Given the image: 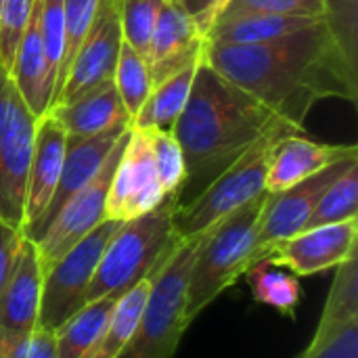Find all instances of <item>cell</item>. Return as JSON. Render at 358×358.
<instances>
[{
    "label": "cell",
    "mask_w": 358,
    "mask_h": 358,
    "mask_svg": "<svg viewBox=\"0 0 358 358\" xmlns=\"http://www.w3.org/2000/svg\"><path fill=\"white\" fill-rule=\"evenodd\" d=\"M206 61L298 130H304V120L319 101H358V67L346 59L323 19L262 44H208Z\"/></svg>",
    "instance_id": "1"
},
{
    "label": "cell",
    "mask_w": 358,
    "mask_h": 358,
    "mask_svg": "<svg viewBox=\"0 0 358 358\" xmlns=\"http://www.w3.org/2000/svg\"><path fill=\"white\" fill-rule=\"evenodd\" d=\"M277 122L279 117L266 105L220 76L203 55L187 107L172 130L187 170L178 203L197 197Z\"/></svg>",
    "instance_id": "2"
},
{
    "label": "cell",
    "mask_w": 358,
    "mask_h": 358,
    "mask_svg": "<svg viewBox=\"0 0 358 358\" xmlns=\"http://www.w3.org/2000/svg\"><path fill=\"white\" fill-rule=\"evenodd\" d=\"M266 199L268 193H262L199 237L187 281V317L191 323L250 268Z\"/></svg>",
    "instance_id": "3"
},
{
    "label": "cell",
    "mask_w": 358,
    "mask_h": 358,
    "mask_svg": "<svg viewBox=\"0 0 358 358\" xmlns=\"http://www.w3.org/2000/svg\"><path fill=\"white\" fill-rule=\"evenodd\" d=\"M176 208L178 195H166L155 210L122 222L99 260L96 273L86 292V302L105 296H122L141 279L151 277L178 241L174 231Z\"/></svg>",
    "instance_id": "4"
},
{
    "label": "cell",
    "mask_w": 358,
    "mask_h": 358,
    "mask_svg": "<svg viewBox=\"0 0 358 358\" xmlns=\"http://www.w3.org/2000/svg\"><path fill=\"white\" fill-rule=\"evenodd\" d=\"M197 239H178L151 273V289L143 317L117 358H174L191 325L187 317V281Z\"/></svg>",
    "instance_id": "5"
},
{
    "label": "cell",
    "mask_w": 358,
    "mask_h": 358,
    "mask_svg": "<svg viewBox=\"0 0 358 358\" xmlns=\"http://www.w3.org/2000/svg\"><path fill=\"white\" fill-rule=\"evenodd\" d=\"M296 132L292 124L279 120L266 130V134L241 155L229 170L212 180L197 197L187 203H178L174 212V231L178 239H197L218 220L266 193V174L273 155V147Z\"/></svg>",
    "instance_id": "6"
},
{
    "label": "cell",
    "mask_w": 358,
    "mask_h": 358,
    "mask_svg": "<svg viewBox=\"0 0 358 358\" xmlns=\"http://www.w3.org/2000/svg\"><path fill=\"white\" fill-rule=\"evenodd\" d=\"M36 126L38 115L27 107L8 71L0 65V220L21 231Z\"/></svg>",
    "instance_id": "7"
},
{
    "label": "cell",
    "mask_w": 358,
    "mask_h": 358,
    "mask_svg": "<svg viewBox=\"0 0 358 358\" xmlns=\"http://www.w3.org/2000/svg\"><path fill=\"white\" fill-rule=\"evenodd\" d=\"M122 222L103 220L44 273L40 327L57 331L86 302L99 260Z\"/></svg>",
    "instance_id": "8"
},
{
    "label": "cell",
    "mask_w": 358,
    "mask_h": 358,
    "mask_svg": "<svg viewBox=\"0 0 358 358\" xmlns=\"http://www.w3.org/2000/svg\"><path fill=\"white\" fill-rule=\"evenodd\" d=\"M130 128L122 134L96 176L86 182L57 214L52 224L46 229V233L36 241L44 273L48 266H52L65 252H69L84 235H88L96 224L105 220V203H107V193L111 187V178L115 172V166L124 153V147L128 143Z\"/></svg>",
    "instance_id": "9"
},
{
    "label": "cell",
    "mask_w": 358,
    "mask_h": 358,
    "mask_svg": "<svg viewBox=\"0 0 358 358\" xmlns=\"http://www.w3.org/2000/svg\"><path fill=\"white\" fill-rule=\"evenodd\" d=\"M164 199L166 193L159 185L151 151V128L130 126L128 143L107 193L105 220L128 222L155 210Z\"/></svg>",
    "instance_id": "10"
},
{
    "label": "cell",
    "mask_w": 358,
    "mask_h": 358,
    "mask_svg": "<svg viewBox=\"0 0 358 358\" xmlns=\"http://www.w3.org/2000/svg\"><path fill=\"white\" fill-rule=\"evenodd\" d=\"M124 42L120 0H101L94 21L80 42L69 69L55 94V103H67L103 82H111Z\"/></svg>",
    "instance_id": "11"
},
{
    "label": "cell",
    "mask_w": 358,
    "mask_h": 358,
    "mask_svg": "<svg viewBox=\"0 0 358 358\" xmlns=\"http://www.w3.org/2000/svg\"><path fill=\"white\" fill-rule=\"evenodd\" d=\"M358 157H348L342 162H336L321 172L304 178L302 182L281 191V193H268L260 227L256 233V243H254V254H252V264L268 256V252L279 245L281 241L298 235L304 231L319 197L325 193V189L342 176ZM250 264V266H252Z\"/></svg>",
    "instance_id": "12"
},
{
    "label": "cell",
    "mask_w": 358,
    "mask_h": 358,
    "mask_svg": "<svg viewBox=\"0 0 358 358\" xmlns=\"http://www.w3.org/2000/svg\"><path fill=\"white\" fill-rule=\"evenodd\" d=\"M357 239L358 218H350L327 227L306 229L275 245L264 258H271L296 277H313L331 271L355 256Z\"/></svg>",
    "instance_id": "13"
},
{
    "label": "cell",
    "mask_w": 358,
    "mask_h": 358,
    "mask_svg": "<svg viewBox=\"0 0 358 358\" xmlns=\"http://www.w3.org/2000/svg\"><path fill=\"white\" fill-rule=\"evenodd\" d=\"M130 126H117V128L107 130L96 136H69L67 134L65 157H63V168L59 174L57 189H55L52 199H50L46 212L42 214V218L31 229L25 231L27 239L38 241L46 233V229L52 224V220L57 218L61 208L86 182H90L96 176V172L101 170V166L105 164V159L109 157V153L113 151V147L117 145V141L122 138V134Z\"/></svg>",
    "instance_id": "14"
},
{
    "label": "cell",
    "mask_w": 358,
    "mask_h": 358,
    "mask_svg": "<svg viewBox=\"0 0 358 358\" xmlns=\"http://www.w3.org/2000/svg\"><path fill=\"white\" fill-rule=\"evenodd\" d=\"M206 48L208 40L197 29L189 13L178 2L164 0L149 46L153 86L164 82L172 73L201 61Z\"/></svg>",
    "instance_id": "15"
},
{
    "label": "cell",
    "mask_w": 358,
    "mask_h": 358,
    "mask_svg": "<svg viewBox=\"0 0 358 358\" xmlns=\"http://www.w3.org/2000/svg\"><path fill=\"white\" fill-rule=\"evenodd\" d=\"M302 134L304 132L289 134L273 147L266 174V193H281L336 162L358 157L357 145L317 143Z\"/></svg>",
    "instance_id": "16"
},
{
    "label": "cell",
    "mask_w": 358,
    "mask_h": 358,
    "mask_svg": "<svg viewBox=\"0 0 358 358\" xmlns=\"http://www.w3.org/2000/svg\"><path fill=\"white\" fill-rule=\"evenodd\" d=\"M67 132L48 113L38 117L34 155L27 176V199H25V224L23 233L31 229L46 212L52 193L59 182V174L65 157Z\"/></svg>",
    "instance_id": "17"
},
{
    "label": "cell",
    "mask_w": 358,
    "mask_h": 358,
    "mask_svg": "<svg viewBox=\"0 0 358 358\" xmlns=\"http://www.w3.org/2000/svg\"><path fill=\"white\" fill-rule=\"evenodd\" d=\"M42 287L44 264L36 241L25 237L15 268L0 294V325L23 331L40 327Z\"/></svg>",
    "instance_id": "18"
},
{
    "label": "cell",
    "mask_w": 358,
    "mask_h": 358,
    "mask_svg": "<svg viewBox=\"0 0 358 358\" xmlns=\"http://www.w3.org/2000/svg\"><path fill=\"white\" fill-rule=\"evenodd\" d=\"M46 113L52 115L69 136H96L117 126H130L132 122L113 80L67 103H55Z\"/></svg>",
    "instance_id": "19"
},
{
    "label": "cell",
    "mask_w": 358,
    "mask_h": 358,
    "mask_svg": "<svg viewBox=\"0 0 358 358\" xmlns=\"http://www.w3.org/2000/svg\"><path fill=\"white\" fill-rule=\"evenodd\" d=\"M321 19L315 17H294V15H266V13H248L220 17L208 34V44H262L277 40L289 34H296L304 27H310Z\"/></svg>",
    "instance_id": "20"
},
{
    "label": "cell",
    "mask_w": 358,
    "mask_h": 358,
    "mask_svg": "<svg viewBox=\"0 0 358 358\" xmlns=\"http://www.w3.org/2000/svg\"><path fill=\"white\" fill-rule=\"evenodd\" d=\"M199 63L201 61H197V63L172 73L164 82L155 84L151 88L147 101L138 109V113L132 117L130 126L132 128H153V130L172 132L174 124L178 122L180 113L187 107Z\"/></svg>",
    "instance_id": "21"
},
{
    "label": "cell",
    "mask_w": 358,
    "mask_h": 358,
    "mask_svg": "<svg viewBox=\"0 0 358 358\" xmlns=\"http://www.w3.org/2000/svg\"><path fill=\"white\" fill-rule=\"evenodd\" d=\"M120 296H105L86 302L57 331L55 358H86L101 340Z\"/></svg>",
    "instance_id": "22"
},
{
    "label": "cell",
    "mask_w": 358,
    "mask_h": 358,
    "mask_svg": "<svg viewBox=\"0 0 358 358\" xmlns=\"http://www.w3.org/2000/svg\"><path fill=\"white\" fill-rule=\"evenodd\" d=\"M243 277L250 285L254 302L271 306L287 319L296 317L302 302V285L294 273L275 264L271 258H262L254 262Z\"/></svg>",
    "instance_id": "23"
},
{
    "label": "cell",
    "mask_w": 358,
    "mask_h": 358,
    "mask_svg": "<svg viewBox=\"0 0 358 358\" xmlns=\"http://www.w3.org/2000/svg\"><path fill=\"white\" fill-rule=\"evenodd\" d=\"M358 321V256L336 266V277L329 287L321 319L317 323L310 344L323 342L340 327Z\"/></svg>",
    "instance_id": "24"
},
{
    "label": "cell",
    "mask_w": 358,
    "mask_h": 358,
    "mask_svg": "<svg viewBox=\"0 0 358 358\" xmlns=\"http://www.w3.org/2000/svg\"><path fill=\"white\" fill-rule=\"evenodd\" d=\"M149 289H151V277H145L117 298L113 315H111L101 340L96 342V346L90 350V355L86 358H117V355L128 344V340L132 338V334L143 317V310H145V304L149 298Z\"/></svg>",
    "instance_id": "25"
},
{
    "label": "cell",
    "mask_w": 358,
    "mask_h": 358,
    "mask_svg": "<svg viewBox=\"0 0 358 358\" xmlns=\"http://www.w3.org/2000/svg\"><path fill=\"white\" fill-rule=\"evenodd\" d=\"M350 218H358V162H355L342 176H338L325 189L304 231L344 222Z\"/></svg>",
    "instance_id": "26"
},
{
    "label": "cell",
    "mask_w": 358,
    "mask_h": 358,
    "mask_svg": "<svg viewBox=\"0 0 358 358\" xmlns=\"http://www.w3.org/2000/svg\"><path fill=\"white\" fill-rule=\"evenodd\" d=\"M113 84L126 111L130 113V117H134L153 88V78L149 63L128 42H122Z\"/></svg>",
    "instance_id": "27"
},
{
    "label": "cell",
    "mask_w": 358,
    "mask_h": 358,
    "mask_svg": "<svg viewBox=\"0 0 358 358\" xmlns=\"http://www.w3.org/2000/svg\"><path fill=\"white\" fill-rule=\"evenodd\" d=\"M164 0H120V21L124 42H128L147 63L153 29Z\"/></svg>",
    "instance_id": "28"
},
{
    "label": "cell",
    "mask_w": 358,
    "mask_h": 358,
    "mask_svg": "<svg viewBox=\"0 0 358 358\" xmlns=\"http://www.w3.org/2000/svg\"><path fill=\"white\" fill-rule=\"evenodd\" d=\"M151 151L155 162V172L166 195H178L185 185V155L172 132L151 128Z\"/></svg>",
    "instance_id": "29"
},
{
    "label": "cell",
    "mask_w": 358,
    "mask_h": 358,
    "mask_svg": "<svg viewBox=\"0 0 358 358\" xmlns=\"http://www.w3.org/2000/svg\"><path fill=\"white\" fill-rule=\"evenodd\" d=\"M323 23L346 59L358 67V0H323Z\"/></svg>",
    "instance_id": "30"
},
{
    "label": "cell",
    "mask_w": 358,
    "mask_h": 358,
    "mask_svg": "<svg viewBox=\"0 0 358 358\" xmlns=\"http://www.w3.org/2000/svg\"><path fill=\"white\" fill-rule=\"evenodd\" d=\"M101 0H63V15H65V52H63V61H61V69L57 76V84H55V94L69 69V63L80 46V42L84 40V36L88 34L96 8H99ZM52 94V101H55ZM52 105V103H50Z\"/></svg>",
    "instance_id": "31"
},
{
    "label": "cell",
    "mask_w": 358,
    "mask_h": 358,
    "mask_svg": "<svg viewBox=\"0 0 358 358\" xmlns=\"http://www.w3.org/2000/svg\"><path fill=\"white\" fill-rule=\"evenodd\" d=\"M55 331L36 327L29 331L0 325V358H55Z\"/></svg>",
    "instance_id": "32"
},
{
    "label": "cell",
    "mask_w": 358,
    "mask_h": 358,
    "mask_svg": "<svg viewBox=\"0 0 358 358\" xmlns=\"http://www.w3.org/2000/svg\"><path fill=\"white\" fill-rule=\"evenodd\" d=\"M36 0H0V65L8 71Z\"/></svg>",
    "instance_id": "33"
},
{
    "label": "cell",
    "mask_w": 358,
    "mask_h": 358,
    "mask_svg": "<svg viewBox=\"0 0 358 358\" xmlns=\"http://www.w3.org/2000/svg\"><path fill=\"white\" fill-rule=\"evenodd\" d=\"M248 13L323 19V0H231L222 17L248 15Z\"/></svg>",
    "instance_id": "34"
},
{
    "label": "cell",
    "mask_w": 358,
    "mask_h": 358,
    "mask_svg": "<svg viewBox=\"0 0 358 358\" xmlns=\"http://www.w3.org/2000/svg\"><path fill=\"white\" fill-rule=\"evenodd\" d=\"M298 358H358V321H352L329 338L308 344Z\"/></svg>",
    "instance_id": "35"
},
{
    "label": "cell",
    "mask_w": 358,
    "mask_h": 358,
    "mask_svg": "<svg viewBox=\"0 0 358 358\" xmlns=\"http://www.w3.org/2000/svg\"><path fill=\"white\" fill-rule=\"evenodd\" d=\"M23 239H25V233L21 229H15L6 224L4 220H0V294L15 268Z\"/></svg>",
    "instance_id": "36"
},
{
    "label": "cell",
    "mask_w": 358,
    "mask_h": 358,
    "mask_svg": "<svg viewBox=\"0 0 358 358\" xmlns=\"http://www.w3.org/2000/svg\"><path fill=\"white\" fill-rule=\"evenodd\" d=\"M174 2H178L189 13L197 29L208 38L210 29L222 17L231 0H174Z\"/></svg>",
    "instance_id": "37"
}]
</instances>
